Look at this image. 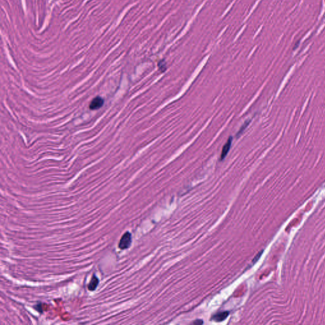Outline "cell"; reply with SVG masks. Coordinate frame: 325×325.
I'll use <instances>...</instances> for the list:
<instances>
[{"instance_id":"6da1fadb","label":"cell","mask_w":325,"mask_h":325,"mask_svg":"<svg viewBox=\"0 0 325 325\" xmlns=\"http://www.w3.org/2000/svg\"><path fill=\"white\" fill-rule=\"evenodd\" d=\"M132 241V234L129 232H126L121 237L119 243V248L121 250H126L131 246Z\"/></svg>"},{"instance_id":"7a4b0ae2","label":"cell","mask_w":325,"mask_h":325,"mask_svg":"<svg viewBox=\"0 0 325 325\" xmlns=\"http://www.w3.org/2000/svg\"><path fill=\"white\" fill-rule=\"evenodd\" d=\"M104 100L103 98H102L100 96L95 97L93 99V100L91 101L89 107L91 110H97L100 109V107L103 106Z\"/></svg>"},{"instance_id":"3957f363","label":"cell","mask_w":325,"mask_h":325,"mask_svg":"<svg viewBox=\"0 0 325 325\" xmlns=\"http://www.w3.org/2000/svg\"><path fill=\"white\" fill-rule=\"evenodd\" d=\"M232 137H230L229 138V139L227 140V142L225 144L224 146L222 148V153H221V161L224 160V158L227 156L228 153L229 152V150L231 149V144H232Z\"/></svg>"},{"instance_id":"277c9868","label":"cell","mask_w":325,"mask_h":325,"mask_svg":"<svg viewBox=\"0 0 325 325\" xmlns=\"http://www.w3.org/2000/svg\"><path fill=\"white\" fill-rule=\"evenodd\" d=\"M99 284V278L95 275H93V276L90 280V282L89 283V284L88 285V288L90 291H92V292L95 291L96 290V288H97Z\"/></svg>"},{"instance_id":"5b68a950","label":"cell","mask_w":325,"mask_h":325,"mask_svg":"<svg viewBox=\"0 0 325 325\" xmlns=\"http://www.w3.org/2000/svg\"><path fill=\"white\" fill-rule=\"evenodd\" d=\"M229 312H227V311H224V312H219V313H217L215 314L213 317H212V319L216 321V322H221V321H222L224 320H225L229 316Z\"/></svg>"},{"instance_id":"8992f818","label":"cell","mask_w":325,"mask_h":325,"mask_svg":"<svg viewBox=\"0 0 325 325\" xmlns=\"http://www.w3.org/2000/svg\"><path fill=\"white\" fill-rule=\"evenodd\" d=\"M249 122H250V121H248V122H245V123L243 124L242 127H241V128H240V131H239V132H238V133L237 134V136H240V135H241V134H242V133L243 132V131L245 130V128H246V127L248 126V124H249Z\"/></svg>"},{"instance_id":"52a82bcc","label":"cell","mask_w":325,"mask_h":325,"mask_svg":"<svg viewBox=\"0 0 325 325\" xmlns=\"http://www.w3.org/2000/svg\"><path fill=\"white\" fill-rule=\"evenodd\" d=\"M35 309L37 311H38L39 313H42L43 312V309H42V306L41 304H37L35 307Z\"/></svg>"},{"instance_id":"ba28073f","label":"cell","mask_w":325,"mask_h":325,"mask_svg":"<svg viewBox=\"0 0 325 325\" xmlns=\"http://www.w3.org/2000/svg\"><path fill=\"white\" fill-rule=\"evenodd\" d=\"M159 67H160V69L161 70V71L163 72V71H165L166 70V63H164V64L163 65L162 63H161V62H160V63H159Z\"/></svg>"},{"instance_id":"9c48e42d","label":"cell","mask_w":325,"mask_h":325,"mask_svg":"<svg viewBox=\"0 0 325 325\" xmlns=\"http://www.w3.org/2000/svg\"><path fill=\"white\" fill-rule=\"evenodd\" d=\"M194 324H203V321H201V320H197L196 321L194 322Z\"/></svg>"}]
</instances>
